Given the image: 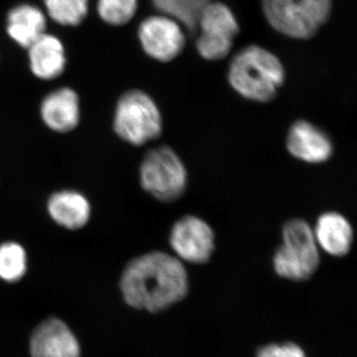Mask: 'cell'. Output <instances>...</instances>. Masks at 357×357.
Wrapping results in <instances>:
<instances>
[{
	"instance_id": "obj_18",
	"label": "cell",
	"mask_w": 357,
	"mask_h": 357,
	"mask_svg": "<svg viewBox=\"0 0 357 357\" xmlns=\"http://www.w3.org/2000/svg\"><path fill=\"white\" fill-rule=\"evenodd\" d=\"M27 253L21 244L7 241L0 244V279L6 283H16L27 271Z\"/></svg>"
},
{
	"instance_id": "obj_8",
	"label": "cell",
	"mask_w": 357,
	"mask_h": 357,
	"mask_svg": "<svg viewBox=\"0 0 357 357\" xmlns=\"http://www.w3.org/2000/svg\"><path fill=\"white\" fill-rule=\"evenodd\" d=\"M138 39L145 53L160 62L177 58L185 44L180 23L166 15L150 16L143 20L138 28Z\"/></svg>"
},
{
	"instance_id": "obj_22",
	"label": "cell",
	"mask_w": 357,
	"mask_h": 357,
	"mask_svg": "<svg viewBox=\"0 0 357 357\" xmlns=\"http://www.w3.org/2000/svg\"><path fill=\"white\" fill-rule=\"evenodd\" d=\"M310 20L318 29L325 25L332 11V0H304Z\"/></svg>"
},
{
	"instance_id": "obj_10",
	"label": "cell",
	"mask_w": 357,
	"mask_h": 357,
	"mask_svg": "<svg viewBox=\"0 0 357 357\" xmlns=\"http://www.w3.org/2000/svg\"><path fill=\"white\" fill-rule=\"evenodd\" d=\"M286 147L294 158L309 164L326 163L335 150L332 138L324 129L303 119L289 128Z\"/></svg>"
},
{
	"instance_id": "obj_6",
	"label": "cell",
	"mask_w": 357,
	"mask_h": 357,
	"mask_svg": "<svg viewBox=\"0 0 357 357\" xmlns=\"http://www.w3.org/2000/svg\"><path fill=\"white\" fill-rule=\"evenodd\" d=\"M201 30L196 47L199 55L208 61L222 60L229 56L239 25L231 9L222 2L206 4L198 20Z\"/></svg>"
},
{
	"instance_id": "obj_7",
	"label": "cell",
	"mask_w": 357,
	"mask_h": 357,
	"mask_svg": "<svg viewBox=\"0 0 357 357\" xmlns=\"http://www.w3.org/2000/svg\"><path fill=\"white\" fill-rule=\"evenodd\" d=\"M169 243L181 261L206 264L215 252V236L201 218L185 215L174 223Z\"/></svg>"
},
{
	"instance_id": "obj_9",
	"label": "cell",
	"mask_w": 357,
	"mask_h": 357,
	"mask_svg": "<svg viewBox=\"0 0 357 357\" xmlns=\"http://www.w3.org/2000/svg\"><path fill=\"white\" fill-rule=\"evenodd\" d=\"M31 357H81V345L69 326L58 318L42 321L29 340Z\"/></svg>"
},
{
	"instance_id": "obj_5",
	"label": "cell",
	"mask_w": 357,
	"mask_h": 357,
	"mask_svg": "<svg viewBox=\"0 0 357 357\" xmlns=\"http://www.w3.org/2000/svg\"><path fill=\"white\" fill-rule=\"evenodd\" d=\"M142 189L162 203H174L184 196L188 187L187 169L169 146H160L145 154L139 168Z\"/></svg>"
},
{
	"instance_id": "obj_11",
	"label": "cell",
	"mask_w": 357,
	"mask_h": 357,
	"mask_svg": "<svg viewBox=\"0 0 357 357\" xmlns=\"http://www.w3.org/2000/svg\"><path fill=\"white\" fill-rule=\"evenodd\" d=\"M263 13L277 31L295 39L312 38L318 28L310 20L304 0H261Z\"/></svg>"
},
{
	"instance_id": "obj_14",
	"label": "cell",
	"mask_w": 357,
	"mask_h": 357,
	"mask_svg": "<svg viewBox=\"0 0 357 357\" xmlns=\"http://www.w3.org/2000/svg\"><path fill=\"white\" fill-rule=\"evenodd\" d=\"M317 244L333 257H344L351 252L354 229L342 213L328 211L319 215L314 227Z\"/></svg>"
},
{
	"instance_id": "obj_19",
	"label": "cell",
	"mask_w": 357,
	"mask_h": 357,
	"mask_svg": "<svg viewBox=\"0 0 357 357\" xmlns=\"http://www.w3.org/2000/svg\"><path fill=\"white\" fill-rule=\"evenodd\" d=\"M45 8L54 22L62 26H79L89 13V0H44Z\"/></svg>"
},
{
	"instance_id": "obj_1",
	"label": "cell",
	"mask_w": 357,
	"mask_h": 357,
	"mask_svg": "<svg viewBox=\"0 0 357 357\" xmlns=\"http://www.w3.org/2000/svg\"><path fill=\"white\" fill-rule=\"evenodd\" d=\"M189 275L175 256L151 251L130 260L124 268L119 288L124 302L148 312L166 311L189 293Z\"/></svg>"
},
{
	"instance_id": "obj_20",
	"label": "cell",
	"mask_w": 357,
	"mask_h": 357,
	"mask_svg": "<svg viewBox=\"0 0 357 357\" xmlns=\"http://www.w3.org/2000/svg\"><path fill=\"white\" fill-rule=\"evenodd\" d=\"M98 13L107 24L121 26L132 20L138 8V0H98Z\"/></svg>"
},
{
	"instance_id": "obj_16",
	"label": "cell",
	"mask_w": 357,
	"mask_h": 357,
	"mask_svg": "<svg viewBox=\"0 0 357 357\" xmlns=\"http://www.w3.org/2000/svg\"><path fill=\"white\" fill-rule=\"evenodd\" d=\"M46 14L33 4H18L7 13V35L21 48L31 46L46 33Z\"/></svg>"
},
{
	"instance_id": "obj_13",
	"label": "cell",
	"mask_w": 357,
	"mask_h": 357,
	"mask_svg": "<svg viewBox=\"0 0 357 357\" xmlns=\"http://www.w3.org/2000/svg\"><path fill=\"white\" fill-rule=\"evenodd\" d=\"M26 50L30 70L38 79L52 81L65 72L67 65L65 46L55 35L45 33Z\"/></svg>"
},
{
	"instance_id": "obj_12",
	"label": "cell",
	"mask_w": 357,
	"mask_h": 357,
	"mask_svg": "<svg viewBox=\"0 0 357 357\" xmlns=\"http://www.w3.org/2000/svg\"><path fill=\"white\" fill-rule=\"evenodd\" d=\"M40 114L47 128L58 133L74 130L81 121V103L73 89L61 88L48 93L40 105Z\"/></svg>"
},
{
	"instance_id": "obj_21",
	"label": "cell",
	"mask_w": 357,
	"mask_h": 357,
	"mask_svg": "<svg viewBox=\"0 0 357 357\" xmlns=\"http://www.w3.org/2000/svg\"><path fill=\"white\" fill-rule=\"evenodd\" d=\"M256 357H307V354L299 344L288 342L264 345Z\"/></svg>"
},
{
	"instance_id": "obj_2",
	"label": "cell",
	"mask_w": 357,
	"mask_h": 357,
	"mask_svg": "<svg viewBox=\"0 0 357 357\" xmlns=\"http://www.w3.org/2000/svg\"><path fill=\"white\" fill-rule=\"evenodd\" d=\"M284 81L285 70L280 60L262 47H245L230 63V86L246 100L270 102Z\"/></svg>"
},
{
	"instance_id": "obj_4",
	"label": "cell",
	"mask_w": 357,
	"mask_h": 357,
	"mask_svg": "<svg viewBox=\"0 0 357 357\" xmlns=\"http://www.w3.org/2000/svg\"><path fill=\"white\" fill-rule=\"evenodd\" d=\"M114 130L121 139L133 146H142L159 138L163 119L153 98L140 89L124 93L115 107Z\"/></svg>"
},
{
	"instance_id": "obj_17",
	"label": "cell",
	"mask_w": 357,
	"mask_h": 357,
	"mask_svg": "<svg viewBox=\"0 0 357 357\" xmlns=\"http://www.w3.org/2000/svg\"><path fill=\"white\" fill-rule=\"evenodd\" d=\"M211 0H152L157 10L184 25L194 35L198 29L199 14Z\"/></svg>"
},
{
	"instance_id": "obj_15",
	"label": "cell",
	"mask_w": 357,
	"mask_h": 357,
	"mask_svg": "<svg viewBox=\"0 0 357 357\" xmlns=\"http://www.w3.org/2000/svg\"><path fill=\"white\" fill-rule=\"evenodd\" d=\"M47 210L54 222L69 230L83 229L91 213L89 199L74 190L54 192L48 199Z\"/></svg>"
},
{
	"instance_id": "obj_3",
	"label": "cell",
	"mask_w": 357,
	"mask_h": 357,
	"mask_svg": "<svg viewBox=\"0 0 357 357\" xmlns=\"http://www.w3.org/2000/svg\"><path fill=\"white\" fill-rule=\"evenodd\" d=\"M283 243L273 256L275 273L283 279L303 282L318 271L321 256L314 230L302 218H292L282 229Z\"/></svg>"
}]
</instances>
